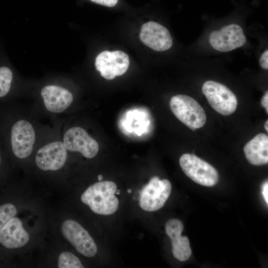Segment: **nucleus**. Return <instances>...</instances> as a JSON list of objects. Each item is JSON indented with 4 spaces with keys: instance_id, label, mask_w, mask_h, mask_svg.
Listing matches in <instances>:
<instances>
[{
    "instance_id": "nucleus-1",
    "label": "nucleus",
    "mask_w": 268,
    "mask_h": 268,
    "mask_svg": "<svg viewBox=\"0 0 268 268\" xmlns=\"http://www.w3.org/2000/svg\"><path fill=\"white\" fill-rule=\"evenodd\" d=\"M116 184L110 181H99L89 187L81 195V201L94 213L109 215L119 207V200L115 196Z\"/></svg>"
},
{
    "instance_id": "nucleus-2",
    "label": "nucleus",
    "mask_w": 268,
    "mask_h": 268,
    "mask_svg": "<svg viewBox=\"0 0 268 268\" xmlns=\"http://www.w3.org/2000/svg\"><path fill=\"white\" fill-rule=\"evenodd\" d=\"M171 110L177 118L192 129L202 127L206 122L203 109L192 97L184 94L173 96L170 101Z\"/></svg>"
},
{
    "instance_id": "nucleus-3",
    "label": "nucleus",
    "mask_w": 268,
    "mask_h": 268,
    "mask_svg": "<svg viewBox=\"0 0 268 268\" xmlns=\"http://www.w3.org/2000/svg\"><path fill=\"white\" fill-rule=\"evenodd\" d=\"M179 163L184 173L197 184L212 187L217 183L218 174L216 170L197 156L184 154L181 156Z\"/></svg>"
},
{
    "instance_id": "nucleus-4",
    "label": "nucleus",
    "mask_w": 268,
    "mask_h": 268,
    "mask_svg": "<svg viewBox=\"0 0 268 268\" xmlns=\"http://www.w3.org/2000/svg\"><path fill=\"white\" fill-rule=\"evenodd\" d=\"M202 92L212 108L219 114L228 116L235 111L238 104L237 98L225 85L208 80L203 84Z\"/></svg>"
},
{
    "instance_id": "nucleus-5",
    "label": "nucleus",
    "mask_w": 268,
    "mask_h": 268,
    "mask_svg": "<svg viewBox=\"0 0 268 268\" xmlns=\"http://www.w3.org/2000/svg\"><path fill=\"white\" fill-rule=\"evenodd\" d=\"M171 184L167 179L160 180L159 177H152L142 189L139 204L146 211H156L164 205L171 192Z\"/></svg>"
},
{
    "instance_id": "nucleus-6",
    "label": "nucleus",
    "mask_w": 268,
    "mask_h": 268,
    "mask_svg": "<svg viewBox=\"0 0 268 268\" xmlns=\"http://www.w3.org/2000/svg\"><path fill=\"white\" fill-rule=\"evenodd\" d=\"M62 233L75 249L86 257H93L97 253V246L88 231L76 221L67 219L61 227Z\"/></svg>"
},
{
    "instance_id": "nucleus-7",
    "label": "nucleus",
    "mask_w": 268,
    "mask_h": 268,
    "mask_svg": "<svg viewBox=\"0 0 268 268\" xmlns=\"http://www.w3.org/2000/svg\"><path fill=\"white\" fill-rule=\"evenodd\" d=\"M129 64V57L125 52L119 50L104 51L96 57L95 66L101 76L106 79L111 80L116 76L124 74Z\"/></svg>"
},
{
    "instance_id": "nucleus-8",
    "label": "nucleus",
    "mask_w": 268,
    "mask_h": 268,
    "mask_svg": "<svg viewBox=\"0 0 268 268\" xmlns=\"http://www.w3.org/2000/svg\"><path fill=\"white\" fill-rule=\"evenodd\" d=\"M63 143L67 150L78 152L89 159L96 156L99 148L98 142L79 127H72L66 132Z\"/></svg>"
},
{
    "instance_id": "nucleus-9",
    "label": "nucleus",
    "mask_w": 268,
    "mask_h": 268,
    "mask_svg": "<svg viewBox=\"0 0 268 268\" xmlns=\"http://www.w3.org/2000/svg\"><path fill=\"white\" fill-rule=\"evenodd\" d=\"M35 140V133L32 125L25 120L17 121L11 131V144L13 153L23 159L32 153Z\"/></svg>"
},
{
    "instance_id": "nucleus-10",
    "label": "nucleus",
    "mask_w": 268,
    "mask_h": 268,
    "mask_svg": "<svg viewBox=\"0 0 268 268\" xmlns=\"http://www.w3.org/2000/svg\"><path fill=\"white\" fill-rule=\"evenodd\" d=\"M209 41L215 50L227 52L243 46L246 38L239 25L231 24L211 32Z\"/></svg>"
},
{
    "instance_id": "nucleus-11",
    "label": "nucleus",
    "mask_w": 268,
    "mask_h": 268,
    "mask_svg": "<svg viewBox=\"0 0 268 268\" xmlns=\"http://www.w3.org/2000/svg\"><path fill=\"white\" fill-rule=\"evenodd\" d=\"M67 150L63 142L60 141L48 143L37 152L35 162L37 167L43 171H56L65 164Z\"/></svg>"
},
{
    "instance_id": "nucleus-12",
    "label": "nucleus",
    "mask_w": 268,
    "mask_h": 268,
    "mask_svg": "<svg viewBox=\"0 0 268 268\" xmlns=\"http://www.w3.org/2000/svg\"><path fill=\"white\" fill-rule=\"evenodd\" d=\"M139 38L146 46L158 52L169 49L173 44L168 30L163 25L151 21L142 25Z\"/></svg>"
},
{
    "instance_id": "nucleus-13",
    "label": "nucleus",
    "mask_w": 268,
    "mask_h": 268,
    "mask_svg": "<svg viewBox=\"0 0 268 268\" xmlns=\"http://www.w3.org/2000/svg\"><path fill=\"white\" fill-rule=\"evenodd\" d=\"M182 222L177 219H171L165 224V231L171 241L173 256L180 261L188 260L192 254L190 241L187 236H182Z\"/></svg>"
},
{
    "instance_id": "nucleus-14",
    "label": "nucleus",
    "mask_w": 268,
    "mask_h": 268,
    "mask_svg": "<svg viewBox=\"0 0 268 268\" xmlns=\"http://www.w3.org/2000/svg\"><path fill=\"white\" fill-rule=\"evenodd\" d=\"M29 240V235L18 217H12L0 230V243L6 248L12 249L23 247Z\"/></svg>"
},
{
    "instance_id": "nucleus-15",
    "label": "nucleus",
    "mask_w": 268,
    "mask_h": 268,
    "mask_svg": "<svg viewBox=\"0 0 268 268\" xmlns=\"http://www.w3.org/2000/svg\"><path fill=\"white\" fill-rule=\"evenodd\" d=\"M41 94L46 108L52 113L63 112L71 105L73 99L68 90L57 85L45 86Z\"/></svg>"
},
{
    "instance_id": "nucleus-16",
    "label": "nucleus",
    "mask_w": 268,
    "mask_h": 268,
    "mask_svg": "<svg viewBox=\"0 0 268 268\" xmlns=\"http://www.w3.org/2000/svg\"><path fill=\"white\" fill-rule=\"evenodd\" d=\"M244 151L246 159L254 165L267 164L268 162V137L265 134H259L245 146Z\"/></svg>"
},
{
    "instance_id": "nucleus-17",
    "label": "nucleus",
    "mask_w": 268,
    "mask_h": 268,
    "mask_svg": "<svg viewBox=\"0 0 268 268\" xmlns=\"http://www.w3.org/2000/svg\"><path fill=\"white\" fill-rule=\"evenodd\" d=\"M58 267L59 268H84L79 259L69 252H64L60 254L58 258Z\"/></svg>"
},
{
    "instance_id": "nucleus-18",
    "label": "nucleus",
    "mask_w": 268,
    "mask_h": 268,
    "mask_svg": "<svg viewBox=\"0 0 268 268\" xmlns=\"http://www.w3.org/2000/svg\"><path fill=\"white\" fill-rule=\"evenodd\" d=\"M12 80V72L8 67H0V97L5 96L9 92Z\"/></svg>"
},
{
    "instance_id": "nucleus-19",
    "label": "nucleus",
    "mask_w": 268,
    "mask_h": 268,
    "mask_svg": "<svg viewBox=\"0 0 268 268\" xmlns=\"http://www.w3.org/2000/svg\"><path fill=\"white\" fill-rule=\"evenodd\" d=\"M16 213L17 209L12 203H6L0 205V230Z\"/></svg>"
},
{
    "instance_id": "nucleus-20",
    "label": "nucleus",
    "mask_w": 268,
    "mask_h": 268,
    "mask_svg": "<svg viewBox=\"0 0 268 268\" xmlns=\"http://www.w3.org/2000/svg\"><path fill=\"white\" fill-rule=\"evenodd\" d=\"M260 65L263 68L268 69V50H267L261 55L259 61Z\"/></svg>"
},
{
    "instance_id": "nucleus-21",
    "label": "nucleus",
    "mask_w": 268,
    "mask_h": 268,
    "mask_svg": "<svg viewBox=\"0 0 268 268\" xmlns=\"http://www.w3.org/2000/svg\"><path fill=\"white\" fill-rule=\"evenodd\" d=\"M96 3L108 7H113L116 5L118 0H90Z\"/></svg>"
},
{
    "instance_id": "nucleus-22",
    "label": "nucleus",
    "mask_w": 268,
    "mask_h": 268,
    "mask_svg": "<svg viewBox=\"0 0 268 268\" xmlns=\"http://www.w3.org/2000/svg\"><path fill=\"white\" fill-rule=\"evenodd\" d=\"M262 193L267 204H268V183L266 181L262 188Z\"/></svg>"
},
{
    "instance_id": "nucleus-23",
    "label": "nucleus",
    "mask_w": 268,
    "mask_h": 268,
    "mask_svg": "<svg viewBox=\"0 0 268 268\" xmlns=\"http://www.w3.org/2000/svg\"><path fill=\"white\" fill-rule=\"evenodd\" d=\"M262 105L265 108L267 113H268V93L267 91L263 97H262L261 100Z\"/></svg>"
},
{
    "instance_id": "nucleus-24",
    "label": "nucleus",
    "mask_w": 268,
    "mask_h": 268,
    "mask_svg": "<svg viewBox=\"0 0 268 268\" xmlns=\"http://www.w3.org/2000/svg\"><path fill=\"white\" fill-rule=\"evenodd\" d=\"M265 128L266 130L268 132V121H267L265 122Z\"/></svg>"
},
{
    "instance_id": "nucleus-25",
    "label": "nucleus",
    "mask_w": 268,
    "mask_h": 268,
    "mask_svg": "<svg viewBox=\"0 0 268 268\" xmlns=\"http://www.w3.org/2000/svg\"><path fill=\"white\" fill-rule=\"evenodd\" d=\"M98 179L99 181H101V180L103 179V176L102 175H99L98 176Z\"/></svg>"
},
{
    "instance_id": "nucleus-26",
    "label": "nucleus",
    "mask_w": 268,
    "mask_h": 268,
    "mask_svg": "<svg viewBox=\"0 0 268 268\" xmlns=\"http://www.w3.org/2000/svg\"><path fill=\"white\" fill-rule=\"evenodd\" d=\"M115 194H117V195H119L120 194V190H116Z\"/></svg>"
},
{
    "instance_id": "nucleus-27",
    "label": "nucleus",
    "mask_w": 268,
    "mask_h": 268,
    "mask_svg": "<svg viewBox=\"0 0 268 268\" xmlns=\"http://www.w3.org/2000/svg\"><path fill=\"white\" fill-rule=\"evenodd\" d=\"M131 192H132L131 190H130V189L128 190V193H131Z\"/></svg>"
},
{
    "instance_id": "nucleus-28",
    "label": "nucleus",
    "mask_w": 268,
    "mask_h": 268,
    "mask_svg": "<svg viewBox=\"0 0 268 268\" xmlns=\"http://www.w3.org/2000/svg\"></svg>"
}]
</instances>
